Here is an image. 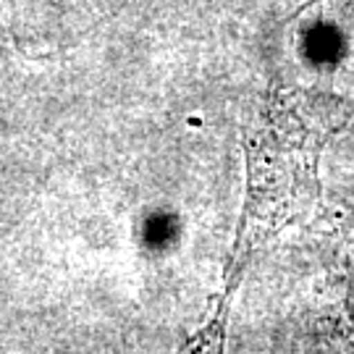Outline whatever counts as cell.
<instances>
[{
    "instance_id": "obj_1",
    "label": "cell",
    "mask_w": 354,
    "mask_h": 354,
    "mask_svg": "<svg viewBox=\"0 0 354 354\" xmlns=\"http://www.w3.org/2000/svg\"><path fill=\"white\" fill-rule=\"evenodd\" d=\"M352 118L349 102L317 89H276L247 137V200L226 270V297L268 239L302 218L320 194L317 163Z\"/></svg>"
},
{
    "instance_id": "obj_2",
    "label": "cell",
    "mask_w": 354,
    "mask_h": 354,
    "mask_svg": "<svg viewBox=\"0 0 354 354\" xmlns=\"http://www.w3.org/2000/svg\"><path fill=\"white\" fill-rule=\"evenodd\" d=\"M349 310H352L354 315V226H352V266H349Z\"/></svg>"
}]
</instances>
